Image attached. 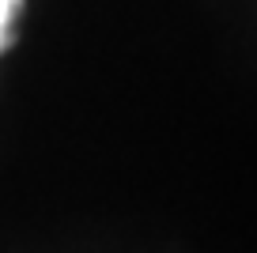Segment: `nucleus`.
Masks as SVG:
<instances>
[{"mask_svg": "<svg viewBox=\"0 0 257 253\" xmlns=\"http://www.w3.org/2000/svg\"><path fill=\"white\" fill-rule=\"evenodd\" d=\"M19 12V0H0V49L8 46V34H12V19Z\"/></svg>", "mask_w": 257, "mask_h": 253, "instance_id": "f257e3e1", "label": "nucleus"}]
</instances>
